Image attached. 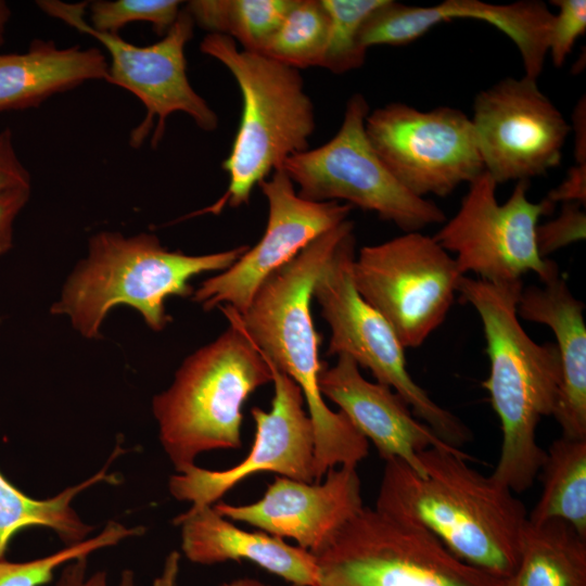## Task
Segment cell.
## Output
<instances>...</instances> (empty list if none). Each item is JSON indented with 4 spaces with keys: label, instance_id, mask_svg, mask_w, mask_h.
Wrapping results in <instances>:
<instances>
[{
    "label": "cell",
    "instance_id": "cell-1",
    "mask_svg": "<svg viewBox=\"0 0 586 586\" xmlns=\"http://www.w3.org/2000/svg\"><path fill=\"white\" fill-rule=\"evenodd\" d=\"M419 459L423 476L398 459L385 461L374 508L425 528L463 562L510 579L527 521L524 504L472 469L461 449L429 448Z\"/></svg>",
    "mask_w": 586,
    "mask_h": 586
},
{
    "label": "cell",
    "instance_id": "cell-2",
    "mask_svg": "<svg viewBox=\"0 0 586 586\" xmlns=\"http://www.w3.org/2000/svg\"><path fill=\"white\" fill-rule=\"evenodd\" d=\"M354 232L346 219L322 233L290 263L271 273L238 320L245 333L278 370L301 388L315 437V481L336 467H357L369 453L368 441L342 411L326 404L318 386L324 365L319 359L321 335L311 316L313 289L341 242Z\"/></svg>",
    "mask_w": 586,
    "mask_h": 586
},
{
    "label": "cell",
    "instance_id": "cell-3",
    "mask_svg": "<svg viewBox=\"0 0 586 586\" xmlns=\"http://www.w3.org/2000/svg\"><path fill=\"white\" fill-rule=\"evenodd\" d=\"M522 280L492 283L463 276L458 291L479 314L489 358L483 386L501 425L498 462L491 474L513 493L532 487L546 450L536 441L544 417L552 416L561 366L557 346L536 343L517 313Z\"/></svg>",
    "mask_w": 586,
    "mask_h": 586
},
{
    "label": "cell",
    "instance_id": "cell-4",
    "mask_svg": "<svg viewBox=\"0 0 586 586\" xmlns=\"http://www.w3.org/2000/svg\"><path fill=\"white\" fill-rule=\"evenodd\" d=\"M247 249L187 255L169 251L152 233L101 231L90 238L87 257L69 275L50 311L68 317L73 328L91 340L101 336L106 315L117 305L135 308L149 328L162 331L170 321L167 297L192 295L193 277L228 269Z\"/></svg>",
    "mask_w": 586,
    "mask_h": 586
},
{
    "label": "cell",
    "instance_id": "cell-5",
    "mask_svg": "<svg viewBox=\"0 0 586 586\" xmlns=\"http://www.w3.org/2000/svg\"><path fill=\"white\" fill-rule=\"evenodd\" d=\"M229 327L189 355L168 388L152 399L160 442L177 473L199 455L242 447V408L272 382L270 367L243 330L237 311L219 307Z\"/></svg>",
    "mask_w": 586,
    "mask_h": 586
},
{
    "label": "cell",
    "instance_id": "cell-6",
    "mask_svg": "<svg viewBox=\"0 0 586 586\" xmlns=\"http://www.w3.org/2000/svg\"><path fill=\"white\" fill-rule=\"evenodd\" d=\"M200 50L228 68L242 95L239 128L222 162L228 189L215 204L199 212L218 214L226 205L249 204L254 188L270 173L308 150L316 127L315 109L298 69L239 50L224 35L207 34Z\"/></svg>",
    "mask_w": 586,
    "mask_h": 586
},
{
    "label": "cell",
    "instance_id": "cell-7",
    "mask_svg": "<svg viewBox=\"0 0 586 586\" xmlns=\"http://www.w3.org/2000/svg\"><path fill=\"white\" fill-rule=\"evenodd\" d=\"M315 586H511L455 557L430 532L364 507L320 551Z\"/></svg>",
    "mask_w": 586,
    "mask_h": 586
},
{
    "label": "cell",
    "instance_id": "cell-8",
    "mask_svg": "<svg viewBox=\"0 0 586 586\" xmlns=\"http://www.w3.org/2000/svg\"><path fill=\"white\" fill-rule=\"evenodd\" d=\"M355 235L339 245L317 278L313 297L330 327L328 356L346 354L377 382L395 391L413 415L446 444L460 449L472 438L469 428L436 404L407 369L405 347L387 321L358 294L352 279Z\"/></svg>",
    "mask_w": 586,
    "mask_h": 586
},
{
    "label": "cell",
    "instance_id": "cell-9",
    "mask_svg": "<svg viewBox=\"0 0 586 586\" xmlns=\"http://www.w3.org/2000/svg\"><path fill=\"white\" fill-rule=\"evenodd\" d=\"M369 105L360 93L345 106L337 132L324 144L289 157L282 165L297 194L308 201L343 200L375 213L404 232L444 224V212L432 201L404 188L372 148L365 128Z\"/></svg>",
    "mask_w": 586,
    "mask_h": 586
},
{
    "label": "cell",
    "instance_id": "cell-10",
    "mask_svg": "<svg viewBox=\"0 0 586 586\" xmlns=\"http://www.w3.org/2000/svg\"><path fill=\"white\" fill-rule=\"evenodd\" d=\"M462 277L454 257L420 231L366 245L352 264L358 294L405 348L420 346L444 322Z\"/></svg>",
    "mask_w": 586,
    "mask_h": 586
},
{
    "label": "cell",
    "instance_id": "cell-11",
    "mask_svg": "<svg viewBox=\"0 0 586 586\" xmlns=\"http://www.w3.org/2000/svg\"><path fill=\"white\" fill-rule=\"evenodd\" d=\"M36 3L46 14L94 37L110 55L105 80L128 90L144 105L145 117L130 132L132 148H139L151 131V145L155 148L164 136L167 117L175 112L189 115L205 131L217 128V114L193 89L187 75L184 48L193 36L194 22L184 8L160 41L140 47L125 41L118 34L93 30L86 21L88 2L40 0Z\"/></svg>",
    "mask_w": 586,
    "mask_h": 586
},
{
    "label": "cell",
    "instance_id": "cell-12",
    "mask_svg": "<svg viewBox=\"0 0 586 586\" xmlns=\"http://www.w3.org/2000/svg\"><path fill=\"white\" fill-rule=\"evenodd\" d=\"M530 181H518L509 199L500 204L497 183L483 171L469 183L455 216L433 237L455 254L460 272H472L492 283L521 281L534 272L543 283L559 275L555 262L543 258L536 244V227L553 205L527 199Z\"/></svg>",
    "mask_w": 586,
    "mask_h": 586
},
{
    "label": "cell",
    "instance_id": "cell-13",
    "mask_svg": "<svg viewBox=\"0 0 586 586\" xmlns=\"http://www.w3.org/2000/svg\"><path fill=\"white\" fill-rule=\"evenodd\" d=\"M365 128L387 169L419 198L447 196L484 171L472 120L460 110L393 102L369 113Z\"/></svg>",
    "mask_w": 586,
    "mask_h": 586
},
{
    "label": "cell",
    "instance_id": "cell-14",
    "mask_svg": "<svg viewBox=\"0 0 586 586\" xmlns=\"http://www.w3.org/2000/svg\"><path fill=\"white\" fill-rule=\"evenodd\" d=\"M486 171L499 184L557 167L571 131L537 80L508 77L477 93L471 118Z\"/></svg>",
    "mask_w": 586,
    "mask_h": 586
},
{
    "label": "cell",
    "instance_id": "cell-15",
    "mask_svg": "<svg viewBox=\"0 0 586 586\" xmlns=\"http://www.w3.org/2000/svg\"><path fill=\"white\" fill-rule=\"evenodd\" d=\"M267 362L272 374L273 397L270 410L258 407L251 410L255 435L247 456L226 470L193 464L169 477L170 495L191 502L188 510L213 506L237 484L259 472L309 483L315 481L314 426L304 408L303 393L290 377Z\"/></svg>",
    "mask_w": 586,
    "mask_h": 586
},
{
    "label": "cell",
    "instance_id": "cell-16",
    "mask_svg": "<svg viewBox=\"0 0 586 586\" xmlns=\"http://www.w3.org/2000/svg\"><path fill=\"white\" fill-rule=\"evenodd\" d=\"M258 186L268 203L264 234L231 267L204 280L193 292V301L204 310L225 304L243 314L271 273L316 238L345 221L353 209L346 203L301 198L283 169L275 170Z\"/></svg>",
    "mask_w": 586,
    "mask_h": 586
},
{
    "label": "cell",
    "instance_id": "cell-17",
    "mask_svg": "<svg viewBox=\"0 0 586 586\" xmlns=\"http://www.w3.org/2000/svg\"><path fill=\"white\" fill-rule=\"evenodd\" d=\"M357 467H336L323 482L309 483L277 475L263 497L247 505L216 502L221 517L291 538L316 553L365 506Z\"/></svg>",
    "mask_w": 586,
    "mask_h": 586
},
{
    "label": "cell",
    "instance_id": "cell-18",
    "mask_svg": "<svg viewBox=\"0 0 586 586\" xmlns=\"http://www.w3.org/2000/svg\"><path fill=\"white\" fill-rule=\"evenodd\" d=\"M553 14L545 2L538 0L508 4L446 0L431 7L385 0L364 23L359 40L367 50L378 44L404 46L443 22L462 18L482 21L513 41L522 59L524 75L537 80L548 54Z\"/></svg>",
    "mask_w": 586,
    "mask_h": 586
},
{
    "label": "cell",
    "instance_id": "cell-19",
    "mask_svg": "<svg viewBox=\"0 0 586 586\" xmlns=\"http://www.w3.org/2000/svg\"><path fill=\"white\" fill-rule=\"evenodd\" d=\"M318 386L321 395L336 404L356 430L373 443L384 461L398 459L423 476L420 453L429 448L458 449L420 421L395 391L366 380L346 354L337 355L332 367L324 362Z\"/></svg>",
    "mask_w": 586,
    "mask_h": 586
},
{
    "label": "cell",
    "instance_id": "cell-20",
    "mask_svg": "<svg viewBox=\"0 0 586 586\" xmlns=\"http://www.w3.org/2000/svg\"><path fill=\"white\" fill-rule=\"evenodd\" d=\"M173 522L181 527V550L192 563L246 560L293 586H315L318 581L317 560L311 552L267 533L242 530L213 506L187 510Z\"/></svg>",
    "mask_w": 586,
    "mask_h": 586
},
{
    "label": "cell",
    "instance_id": "cell-21",
    "mask_svg": "<svg viewBox=\"0 0 586 586\" xmlns=\"http://www.w3.org/2000/svg\"><path fill=\"white\" fill-rule=\"evenodd\" d=\"M585 305L560 277L523 289L519 318L549 327L557 340L561 381L552 417L562 436L586 440V324Z\"/></svg>",
    "mask_w": 586,
    "mask_h": 586
},
{
    "label": "cell",
    "instance_id": "cell-22",
    "mask_svg": "<svg viewBox=\"0 0 586 586\" xmlns=\"http://www.w3.org/2000/svg\"><path fill=\"white\" fill-rule=\"evenodd\" d=\"M107 67L98 48H60L35 39L26 52L0 54V112L38 107L88 80H105Z\"/></svg>",
    "mask_w": 586,
    "mask_h": 586
},
{
    "label": "cell",
    "instance_id": "cell-23",
    "mask_svg": "<svg viewBox=\"0 0 586 586\" xmlns=\"http://www.w3.org/2000/svg\"><path fill=\"white\" fill-rule=\"evenodd\" d=\"M120 450L117 448L95 474L47 499H36L26 495L0 472V560L5 559L12 538L18 532L30 527H46L53 531L66 546L87 539L93 526L80 519L72 507V501L81 492L98 483H118L116 474H109L107 469Z\"/></svg>",
    "mask_w": 586,
    "mask_h": 586
},
{
    "label": "cell",
    "instance_id": "cell-24",
    "mask_svg": "<svg viewBox=\"0 0 586 586\" xmlns=\"http://www.w3.org/2000/svg\"><path fill=\"white\" fill-rule=\"evenodd\" d=\"M511 586H586V537L570 524L526 521Z\"/></svg>",
    "mask_w": 586,
    "mask_h": 586
},
{
    "label": "cell",
    "instance_id": "cell-25",
    "mask_svg": "<svg viewBox=\"0 0 586 586\" xmlns=\"http://www.w3.org/2000/svg\"><path fill=\"white\" fill-rule=\"evenodd\" d=\"M537 476L543 489L527 521L561 520L586 537V440L561 436L553 441Z\"/></svg>",
    "mask_w": 586,
    "mask_h": 586
},
{
    "label": "cell",
    "instance_id": "cell-26",
    "mask_svg": "<svg viewBox=\"0 0 586 586\" xmlns=\"http://www.w3.org/2000/svg\"><path fill=\"white\" fill-rule=\"evenodd\" d=\"M295 0H193L184 10L194 25L227 36L242 50L260 53Z\"/></svg>",
    "mask_w": 586,
    "mask_h": 586
},
{
    "label": "cell",
    "instance_id": "cell-27",
    "mask_svg": "<svg viewBox=\"0 0 586 586\" xmlns=\"http://www.w3.org/2000/svg\"><path fill=\"white\" fill-rule=\"evenodd\" d=\"M329 31L321 0H295L260 54L296 69L320 67Z\"/></svg>",
    "mask_w": 586,
    "mask_h": 586
},
{
    "label": "cell",
    "instance_id": "cell-28",
    "mask_svg": "<svg viewBox=\"0 0 586 586\" xmlns=\"http://www.w3.org/2000/svg\"><path fill=\"white\" fill-rule=\"evenodd\" d=\"M384 1L321 0L329 15V31L320 67L344 74L364 65L367 49L360 43V30Z\"/></svg>",
    "mask_w": 586,
    "mask_h": 586
},
{
    "label": "cell",
    "instance_id": "cell-29",
    "mask_svg": "<svg viewBox=\"0 0 586 586\" xmlns=\"http://www.w3.org/2000/svg\"><path fill=\"white\" fill-rule=\"evenodd\" d=\"M143 526L127 527L119 522L109 521L100 534L84 542L66 546L54 553L23 562L0 560V586H43L53 578L56 570L67 562L89 557L92 552L113 547L122 540L141 536Z\"/></svg>",
    "mask_w": 586,
    "mask_h": 586
},
{
    "label": "cell",
    "instance_id": "cell-30",
    "mask_svg": "<svg viewBox=\"0 0 586 586\" xmlns=\"http://www.w3.org/2000/svg\"><path fill=\"white\" fill-rule=\"evenodd\" d=\"M181 1L177 0H97L90 4L89 26L103 34H118L124 26L146 22L164 36L177 21Z\"/></svg>",
    "mask_w": 586,
    "mask_h": 586
},
{
    "label": "cell",
    "instance_id": "cell-31",
    "mask_svg": "<svg viewBox=\"0 0 586 586\" xmlns=\"http://www.w3.org/2000/svg\"><path fill=\"white\" fill-rule=\"evenodd\" d=\"M558 13L553 21L548 41V54L556 67L562 66L571 53L575 41L586 30L585 0H553Z\"/></svg>",
    "mask_w": 586,
    "mask_h": 586
},
{
    "label": "cell",
    "instance_id": "cell-32",
    "mask_svg": "<svg viewBox=\"0 0 586 586\" xmlns=\"http://www.w3.org/2000/svg\"><path fill=\"white\" fill-rule=\"evenodd\" d=\"M584 205L576 202L562 203L559 215L536 227V244L543 258L586 235Z\"/></svg>",
    "mask_w": 586,
    "mask_h": 586
},
{
    "label": "cell",
    "instance_id": "cell-33",
    "mask_svg": "<svg viewBox=\"0 0 586 586\" xmlns=\"http://www.w3.org/2000/svg\"><path fill=\"white\" fill-rule=\"evenodd\" d=\"M54 586H110L106 572L95 571L88 574V557L74 559L62 566ZM116 586H136V575L131 570H124Z\"/></svg>",
    "mask_w": 586,
    "mask_h": 586
},
{
    "label": "cell",
    "instance_id": "cell-34",
    "mask_svg": "<svg viewBox=\"0 0 586 586\" xmlns=\"http://www.w3.org/2000/svg\"><path fill=\"white\" fill-rule=\"evenodd\" d=\"M30 186V174L17 156L12 131L5 128L0 132V191Z\"/></svg>",
    "mask_w": 586,
    "mask_h": 586
},
{
    "label": "cell",
    "instance_id": "cell-35",
    "mask_svg": "<svg viewBox=\"0 0 586 586\" xmlns=\"http://www.w3.org/2000/svg\"><path fill=\"white\" fill-rule=\"evenodd\" d=\"M30 198V188L0 191V256L13 246V226Z\"/></svg>",
    "mask_w": 586,
    "mask_h": 586
},
{
    "label": "cell",
    "instance_id": "cell-36",
    "mask_svg": "<svg viewBox=\"0 0 586 586\" xmlns=\"http://www.w3.org/2000/svg\"><path fill=\"white\" fill-rule=\"evenodd\" d=\"M549 204L576 202L586 204V164L571 167L563 181L545 199Z\"/></svg>",
    "mask_w": 586,
    "mask_h": 586
},
{
    "label": "cell",
    "instance_id": "cell-37",
    "mask_svg": "<svg viewBox=\"0 0 586 586\" xmlns=\"http://www.w3.org/2000/svg\"><path fill=\"white\" fill-rule=\"evenodd\" d=\"M585 99H581L573 113V130L575 133L574 156L576 164H586V124Z\"/></svg>",
    "mask_w": 586,
    "mask_h": 586
},
{
    "label": "cell",
    "instance_id": "cell-38",
    "mask_svg": "<svg viewBox=\"0 0 586 586\" xmlns=\"http://www.w3.org/2000/svg\"><path fill=\"white\" fill-rule=\"evenodd\" d=\"M179 561V552L171 551L164 562L161 575L154 579L153 586H177Z\"/></svg>",
    "mask_w": 586,
    "mask_h": 586
},
{
    "label": "cell",
    "instance_id": "cell-39",
    "mask_svg": "<svg viewBox=\"0 0 586 586\" xmlns=\"http://www.w3.org/2000/svg\"><path fill=\"white\" fill-rule=\"evenodd\" d=\"M11 17V10L8 3L0 0V47L4 43V34L8 22Z\"/></svg>",
    "mask_w": 586,
    "mask_h": 586
},
{
    "label": "cell",
    "instance_id": "cell-40",
    "mask_svg": "<svg viewBox=\"0 0 586 586\" xmlns=\"http://www.w3.org/2000/svg\"><path fill=\"white\" fill-rule=\"evenodd\" d=\"M220 586H270L267 584L262 583L260 581L249 578V577H241L231 579L229 582H224Z\"/></svg>",
    "mask_w": 586,
    "mask_h": 586
}]
</instances>
